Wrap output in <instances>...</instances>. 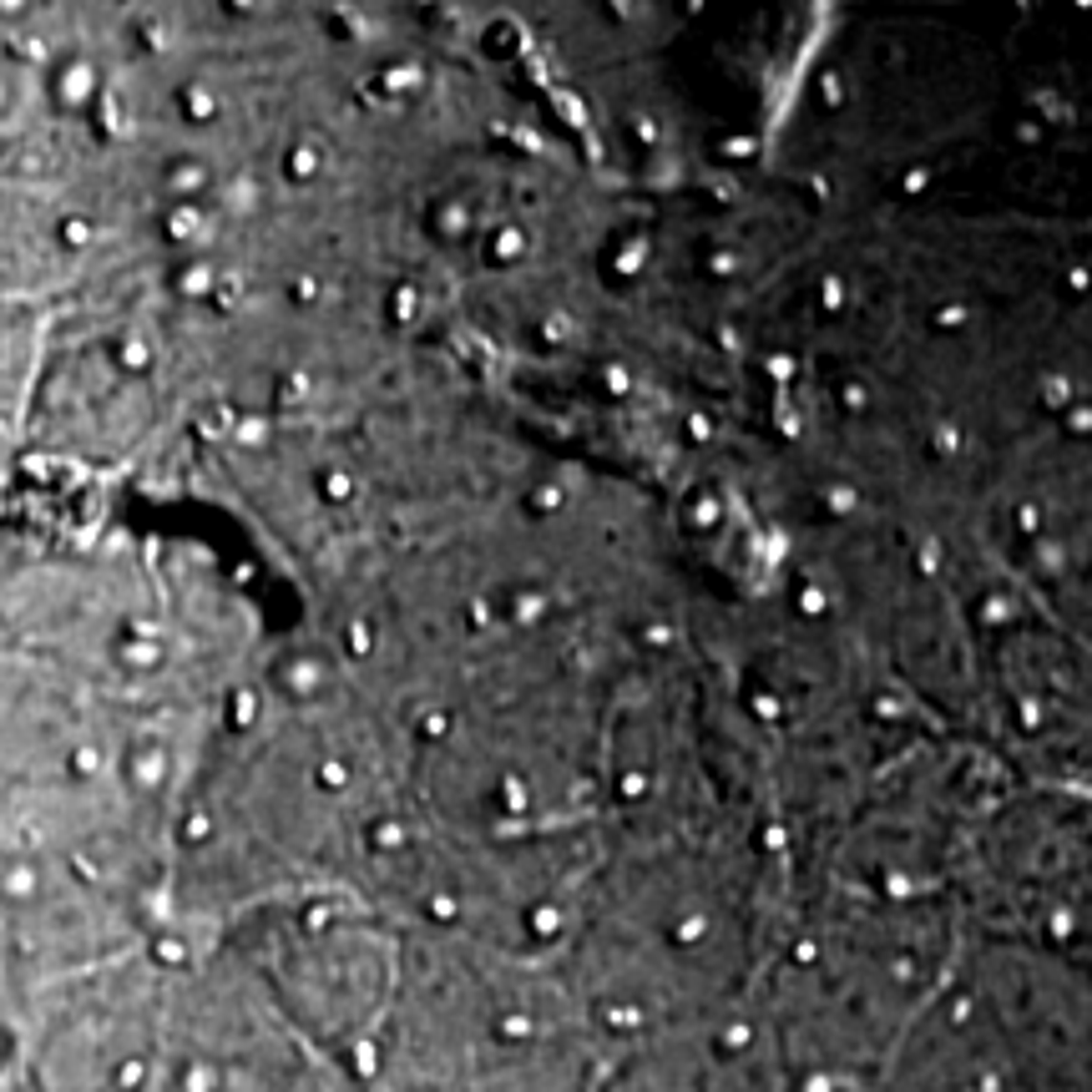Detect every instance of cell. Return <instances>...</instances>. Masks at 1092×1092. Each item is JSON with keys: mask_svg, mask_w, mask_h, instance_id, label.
Instances as JSON below:
<instances>
[{"mask_svg": "<svg viewBox=\"0 0 1092 1092\" xmlns=\"http://www.w3.org/2000/svg\"><path fill=\"white\" fill-rule=\"evenodd\" d=\"M289 172L294 177H314L319 172V147H314V142H299V147L289 152Z\"/></svg>", "mask_w": 1092, "mask_h": 1092, "instance_id": "6da1fadb", "label": "cell"}, {"mask_svg": "<svg viewBox=\"0 0 1092 1092\" xmlns=\"http://www.w3.org/2000/svg\"><path fill=\"white\" fill-rule=\"evenodd\" d=\"M526 248V233L516 228V223H506V228H496V258H516Z\"/></svg>", "mask_w": 1092, "mask_h": 1092, "instance_id": "7a4b0ae2", "label": "cell"}, {"mask_svg": "<svg viewBox=\"0 0 1092 1092\" xmlns=\"http://www.w3.org/2000/svg\"><path fill=\"white\" fill-rule=\"evenodd\" d=\"M61 238H66L71 248L92 243V223H86V218H66V223H61Z\"/></svg>", "mask_w": 1092, "mask_h": 1092, "instance_id": "5b68a950", "label": "cell"}, {"mask_svg": "<svg viewBox=\"0 0 1092 1092\" xmlns=\"http://www.w3.org/2000/svg\"><path fill=\"white\" fill-rule=\"evenodd\" d=\"M319 784H324V790H345V784H349V764H339V759L319 764Z\"/></svg>", "mask_w": 1092, "mask_h": 1092, "instance_id": "3957f363", "label": "cell"}, {"mask_svg": "<svg viewBox=\"0 0 1092 1092\" xmlns=\"http://www.w3.org/2000/svg\"><path fill=\"white\" fill-rule=\"evenodd\" d=\"M324 491H329V501H349L354 496V476L349 471H329L324 476Z\"/></svg>", "mask_w": 1092, "mask_h": 1092, "instance_id": "277c9868", "label": "cell"}]
</instances>
